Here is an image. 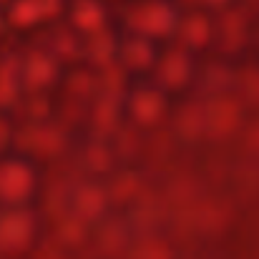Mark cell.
I'll list each match as a JSON object with an SVG mask.
<instances>
[{
  "label": "cell",
  "instance_id": "1",
  "mask_svg": "<svg viewBox=\"0 0 259 259\" xmlns=\"http://www.w3.org/2000/svg\"><path fill=\"white\" fill-rule=\"evenodd\" d=\"M134 25L146 35H164L174 28V13L164 3H149L134 13Z\"/></svg>",
  "mask_w": 259,
  "mask_h": 259
},
{
  "label": "cell",
  "instance_id": "2",
  "mask_svg": "<svg viewBox=\"0 0 259 259\" xmlns=\"http://www.w3.org/2000/svg\"><path fill=\"white\" fill-rule=\"evenodd\" d=\"M33 186V174L23 164H3L0 166V196L8 201H18L28 196Z\"/></svg>",
  "mask_w": 259,
  "mask_h": 259
},
{
  "label": "cell",
  "instance_id": "3",
  "mask_svg": "<svg viewBox=\"0 0 259 259\" xmlns=\"http://www.w3.org/2000/svg\"><path fill=\"white\" fill-rule=\"evenodd\" d=\"M28 234H30V219L25 211H10L0 222V239H5V242L20 244L28 239Z\"/></svg>",
  "mask_w": 259,
  "mask_h": 259
},
{
  "label": "cell",
  "instance_id": "4",
  "mask_svg": "<svg viewBox=\"0 0 259 259\" xmlns=\"http://www.w3.org/2000/svg\"><path fill=\"white\" fill-rule=\"evenodd\" d=\"M186 73H189V61L181 53H169L164 58V63H161V78L166 83H171V86L181 83L186 78Z\"/></svg>",
  "mask_w": 259,
  "mask_h": 259
},
{
  "label": "cell",
  "instance_id": "5",
  "mask_svg": "<svg viewBox=\"0 0 259 259\" xmlns=\"http://www.w3.org/2000/svg\"><path fill=\"white\" fill-rule=\"evenodd\" d=\"M134 113L141 121H151L161 113V98L156 93H139L134 98Z\"/></svg>",
  "mask_w": 259,
  "mask_h": 259
},
{
  "label": "cell",
  "instance_id": "6",
  "mask_svg": "<svg viewBox=\"0 0 259 259\" xmlns=\"http://www.w3.org/2000/svg\"><path fill=\"white\" fill-rule=\"evenodd\" d=\"M73 20H76L81 28H98L101 20H103V13H101V8H98L96 3L81 0V3L76 5V10H73Z\"/></svg>",
  "mask_w": 259,
  "mask_h": 259
},
{
  "label": "cell",
  "instance_id": "7",
  "mask_svg": "<svg viewBox=\"0 0 259 259\" xmlns=\"http://www.w3.org/2000/svg\"><path fill=\"white\" fill-rule=\"evenodd\" d=\"M181 35H184L186 43L199 46V43L206 40V35H209V25H206V20L199 18V15H196V18H189V20L181 25Z\"/></svg>",
  "mask_w": 259,
  "mask_h": 259
},
{
  "label": "cell",
  "instance_id": "8",
  "mask_svg": "<svg viewBox=\"0 0 259 259\" xmlns=\"http://www.w3.org/2000/svg\"><path fill=\"white\" fill-rule=\"evenodd\" d=\"M51 73H53V66H51L48 58L35 56V58L28 61V78H30L33 83H46V81L51 78Z\"/></svg>",
  "mask_w": 259,
  "mask_h": 259
},
{
  "label": "cell",
  "instance_id": "9",
  "mask_svg": "<svg viewBox=\"0 0 259 259\" xmlns=\"http://www.w3.org/2000/svg\"><path fill=\"white\" fill-rule=\"evenodd\" d=\"M211 3H219V0H211Z\"/></svg>",
  "mask_w": 259,
  "mask_h": 259
}]
</instances>
